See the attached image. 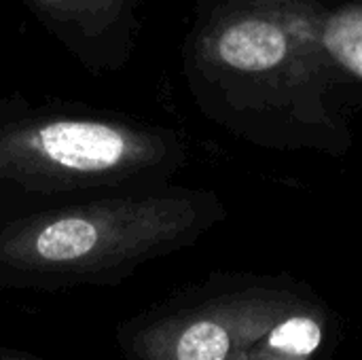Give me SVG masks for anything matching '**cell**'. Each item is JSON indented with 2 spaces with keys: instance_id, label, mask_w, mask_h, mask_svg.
<instances>
[{
  "instance_id": "obj_3",
  "label": "cell",
  "mask_w": 362,
  "mask_h": 360,
  "mask_svg": "<svg viewBox=\"0 0 362 360\" xmlns=\"http://www.w3.org/2000/svg\"><path fill=\"white\" fill-rule=\"evenodd\" d=\"M115 339L127 360H333L344 325L314 301L206 284L129 316Z\"/></svg>"
},
{
  "instance_id": "obj_7",
  "label": "cell",
  "mask_w": 362,
  "mask_h": 360,
  "mask_svg": "<svg viewBox=\"0 0 362 360\" xmlns=\"http://www.w3.org/2000/svg\"><path fill=\"white\" fill-rule=\"evenodd\" d=\"M0 360H42L38 356H32L28 352L21 350H8V348H0Z\"/></svg>"
},
{
  "instance_id": "obj_1",
  "label": "cell",
  "mask_w": 362,
  "mask_h": 360,
  "mask_svg": "<svg viewBox=\"0 0 362 360\" xmlns=\"http://www.w3.org/2000/svg\"><path fill=\"white\" fill-rule=\"evenodd\" d=\"M204 214L197 197L172 187L0 210V289L121 284L144 263L187 246Z\"/></svg>"
},
{
  "instance_id": "obj_4",
  "label": "cell",
  "mask_w": 362,
  "mask_h": 360,
  "mask_svg": "<svg viewBox=\"0 0 362 360\" xmlns=\"http://www.w3.org/2000/svg\"><path fill=\"white\" fill-rule=\"evenodd\" d=\"M34 19L91 74L125 68L144 0H23Z\"/></svg>"
},
{
  "instance_id": "obj_5",
  "label": "cell",
  "mask_w": 362,
  "mask_h": 360,
  "mask_svg": "<svg viewBox=\"0 0 362 360\" xmlns=\"http://www.w3.org/2000/svg\"><path fill=\"white\" fill-rule=\"evenodd\" d=\"M206 64H218L235 72H263L278 66L286 55L284 32L261 17H240L202 34L195 53Z\"/></svg>"
},
{
  "instance_id": "obj_6",
  "label": "cell",
  "mask_w": 362,
  "mask_h": 360,
  "mask_svg": "<svg viewBox=\"0 0 362 360\" xmlns=\"http://www.w3.org/2000/svg\"><path fill=\"white\" fill-rule=\"evenodd\" d=\"M325 45L337 62L362 76V8L333 15L325 28Z\"/></svg>"
},
{
  "instance_id": "obj_2",
  "label": "cell",
  "mask_w": 362,
  "mask_h": 360,
  "mask_svg": "<svg viewBox=\"0 0 362 360\" xmlns=\"http://www.w3.org/2000/svg\"><path fill=\"white\" fill-rule=\"evenodd\" d=\"M180 155L178 138L144 119L0 93V210L163 189Z\"/></svg>"
}]
</instances>
